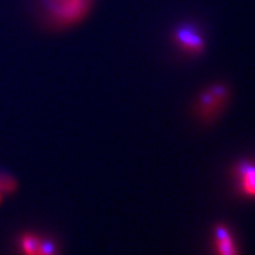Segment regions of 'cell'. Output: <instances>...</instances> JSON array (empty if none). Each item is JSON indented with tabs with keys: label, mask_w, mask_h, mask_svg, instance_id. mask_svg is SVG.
<instances>
[{
	"label": "cell",
	"mask_w": 255,
	"mask_h": 255,
	"mask_svg": "<svg viewBox=\"0 0 255 255\" xmlns=\"http://www.w3.org/2000/svg\"><path fill=\"white\" fill-rule=\"evenodd\" d=\"M173 41L188 55L197 56L206 50V40L196 25L184 23L173 31Z\"/></svg>",
	"instance_id": "obj_3"
},
{
	"label": "cell",
	"mask_w": 255,
	"mask_h": 255,
	"mask_svg": "<svg viewBox=\"0 0 255 255\" xmlns=\"http://www.w3.org/2000/svg\"><path fill=\"white\" fill-rule=\"evenodd\" d=\"M20 255H59L58 246L52 239L34 232H24L17 239Z\"/></svg>",
	"instance_id": "obj_4"
},
{
	"label": "cell",
	"mask_w": 255,
	"mask_h": 255,
	"mask_svg": "<svg viewBox=\"0 0 255 255\" xmlns=\"http://www.w3.org/2000/svg\"><path fill=\"white\" fill-rule=\"evenodd\" d=\"M234 177L239 193L247 199H255V161H239L234 168Z\"/></svg>",
	"instance_id": "obj_5"
},
{
	"label": "cell",
	"mask_w": 255,
	"mask_h": 255,
	"mask_svg": "<svg viewBox=\"0 0 255 255\" xmlns=\"http://www.w3.org/2000/svg\"><path fill=\"white\" fill-rule=\"evenodd\" d=\"M39 4L52 26L70 28L88 17L95 0H39Z\"/></svg>",
	"instance_id": "obj_1"
},
{
	"label": "cell",
	"mask_w": 255,
	"mask_h": 255,
	"mask_svg": "<svg viewBox=\"0 0 255 255\" xmlns=\"http://www.w3.org/2000/svg\"><path fill=\"white\" fill-rule=\"evenodd\" d=\"M229 89L221 83L208 85L200 92L195 103V113L201 120L210 122L225 109L229 100Z\"/></svg>",
	"instance_id": "obj_2"
},
{
	"label": "cell",
	"mask_w": 255,
	"mask_h": 255,
	"mask_svg": "<svg viewBox=\"0 0 255 255\" xmlns=\"http://www.w3.org/2000/svg\"><path fill=\"white\" fill-rule=\"evenodd\" d=\"M0 189L4 195H12L18 190L17 180L11 174L0 170Z\"/></svg>",
	"instance_id": "obj_7"
},
{
	"label": "cell",
	"mask_w": 255,
	"mask_h": 255,
	"mask_svg": "<svg viewBox=\"0 0 255 255\" xmlns=\"http://www.w3.org/2000/svg\"><path fill=\"white\" fill-rule=\"evenodd\" d=\"M213 246L216 255H240L234 234L225 223H218L213 229Z\"/></svg>",
	"instance_id": "obj_6"
},
{
	"label": "cell",
	"mask_w": 255,
	"mask_h": 255,
	"mask_svg": "<svg viewBox=\"0 0 255 255\" xmlns=\"http://www.w3.org/2000/svg\"><path fill=\"white\" fill-rule=\"evenodd\" d=\"M4 194H2V191H1V189H0V203L2 202V199H4Z\"/></svg>",
	"instance_id": "obj_8"
}]
</instances>
